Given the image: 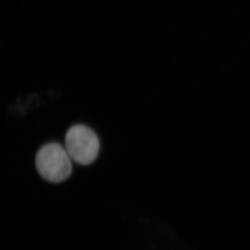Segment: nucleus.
Segmentation results:
<instances>
[{"label":"nucleus","mask_w":250,"mask_h":250,"mask_svg":"<svg viewBox=\"0 0 250 250\" xmlns=\"http://www.w3.org/2000/svg\"><path fill=\"white\" fill-rule=\"evenodd\" d=\"M71 161L61 144L50 143L42 146L36 155V167L43 179L51 183H61L71 175Z\"/></svg>","instance_id":"f257e3e1"},{"label":"nucleus","mask_w":250,"mask_h":250,"mask_svg":"<svg viewBox=\"0 0 250 250\" xmlns=\"http://www.w3.org/2000/svg\"><path fill=\"white\" fill-rule=\"evenodd\" d=\"M65 148L75 163L89 166L97 160L99 154V139L86 125H72L65 136Z\"/></svg>","instance_id":"f03ea898"}]
</instances>
